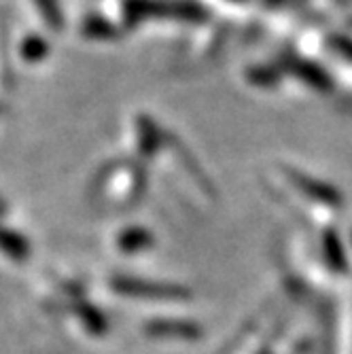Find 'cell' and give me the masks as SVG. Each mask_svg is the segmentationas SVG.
<instances>
[{
  "label": "cell",
  "mask_w": 352,
  "mask_h": 354,
  "mask_svg": "<svg viewBox=\"0 0 352 354\" xmlns=\"http://www.w3.org/2000/svg\"><path fill=\"white\" fill-rule=\"evenodd\" d=\"M0 250H3L5 254H9L15 261H24L30 254V244L17 232L0 227Z\"/></svg>",
  "instance_id": "obj_5"
},
{
  "label": "cell",
  "mask_w": 352,
  "mask_h": 354,
  "mask_svg": "<svg viewBox=\"0 0 352 354\" xmlns=\"http://www.w3.org/2000/svg\"><path fill=\"white\" fill-rule=\"evenodd\" d=\"M81 32L87 37V39H93V41H111V39H117L119 37V30L102 15H87L83 26H81Z\"/></svg>",
  "instance_id": "obj_3"
},
{
  "label": "cell",
  "mask_w": 352,
  "mask_h": 354,
  "mask_svg": "<svg viewBox=\"0 0 352 354\" xmlns=\"http://www.w3.org/2000/svg\"><path fill=\"white\" fill-rule=\"evenodd\" d=\"M136 136H138V149L142 155L151 157L159 147V130L149 117H138L136 121Z\"/></svg>",
  "instance_id": "obj_6"
},
{
  "label": "cell",
  "mask_w": 352,
  "mask_h": 354,
  "mask_svg": "<svg viewBox=\"0 0 352 354\" xmlns=\"http://www.w3.org/2000/svg\"><path fill=\"white\" fill-rule=\"evenodd\" d=\"M145 331L151 337H164V339H198L200 327L187 320H151L145 325Z\"/></svg>",
  "instance_id": "obj_2"
},
{
  "label": "cell",
  "mask_w": 352,
  "mask_h": 354,
  "mask_svg": "<svg viewBox=\"0 0 352 354\" xmlns=\"http://www.w3.org/2000/svg\"><path fill=\"white\" fill-rule=\"evenodd\" d=\"M113 291L127 295V297H145V299H183L189 293L183 286L164 284V282H151L132 276H115L111 280Z\"/></svg>",
  "instance_id": "obj_1"
},
{
  "label": "cell",
  "mask_w": 352,
  "mask_h": 354,
  "mask_svg": "<svg viewBox=\"0 0 352 354\" xmlns=\"http://www.w3.org/2000/svg\"><path fill=\"white\" fill-rule=\"evenodd\" d=\"M119 248L127 254H134V252H140L145 248H149L153 244V236L149 230L145 227H127L119 234V240H117Z\"/></svg>",
  "instance_id": "obj_4"
},
{
  "label": "cell",
  "mask_w": 352,
  "mask_h": 354,
  "mask_svg": "<svg viewBox=\"0 0 352 354\" xmlns=\"http://www.w3.org/2000/svg\"><path fill=\"white\" fill-rule=\"evenodd\" d=\"M75 308H77V312H79V318L83 320V325H85L91 333H95V335L106 333V329H109L106 318H104L98 310H95L93 306H89V304H85L83 299H79V301L75 304Z\"/></svg>",
  "instance_id": "obj_7"
},
{
  "label": "cell",
  "mask_w": 352,
  "mask_h": 354,
  "mask_svg": "<svg viewBox=\"0 0 352 354\" xmlns=\"http://www.w3.org/2000/svg\"><path fill=\"white\" fill-rule=\"evenodd\" d=\"M19 55L30 64H37V62H41V59H45L49 55V41L39 37V35H30V37H26L21 41Z\"/></svg>",
  "instance_id": "obj_8"
},
{
  "label": "cell",
  "mask_w": 352,
  "mask_h": 354,
  "mask_svg": "<svg viewBox=\"0 0 352 354\" xmlns=\"http://www.w3.org/2000/svg\"><path fill=\"white\" fill-rule=\"evenodd\" d=\"M35 5H37L41 17L45 19V24L51 30H62L64 28V13H62L59 0H35Z\"/></svg>",
  "instance_id": "obj_10"
},
{
  "label": "cell",
  "mask_w": 352,
  "mask_h": 354,
  "mask_svg": "<svg viewBox=\"0 0 352 354\" xmlns=\"http://www.w3.org/2000/svg\"><path fill=\"white\" fill-rule=\"evenodd\" d=\"M293 180H295V185H299L306 193H314V198L316 200H321V202H325V204H331V206H337L340 204V196L337 193L331 189V187H325V185H314L312 180H308L306 176H302V174H293Z\"/></svg>",
  "instance_id": "obj_9"
}]
</instances>
